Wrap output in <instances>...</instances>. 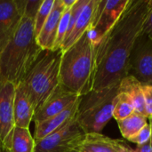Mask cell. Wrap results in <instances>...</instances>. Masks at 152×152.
Instances as JSON below:
<instances>
[{"instance_id": "obj_19", "label": "cell", "mask_w": 152, "mask_h": 152, "mask_svg": "<svg viewBox=\"0 0 152 152\" xmlns=\"http://www.w3.org/2000/svg\"><path fill=\"white\" fill-rule=\"evenodd\" d=\"M148 120L149 118L146 116L134 112L128 118L117 122L122 136L129 140L149 123Z\"/></svg>"}, {"instance_id": "obj_11", "label": "cell", "mask_w": 152, "mask_h": 152, "mask_svg": "<svg viewBox=\"0 0 152 152\" xmlns=\"http://www.w3.org/2000/svg\"><path fill=\"white\" fill-rule=\"evenodd\" d=\"M22 17L16 0H0V51L15 32Z\"/></svg>"}, {"instance_id": "obj_15", "label": "cell", "mask_w": 152, "mask_h": 152, "mask_svg": "<svg viewBox=\"0 0 152 152\" xmlns=\"http://www.w3.org/2000/svg\"><path fill=\"white\" fill-rule=\"evenodd\" d=\"M128 147L120 140H114L101 134H86L77 147V152H127Z\"/></svg>"}, {"instance_id": "obj_22", "label": "cell", "mask_w": 152, "mask_h": 152, "mask_svg": "<svg viewBox=\"0 0 152 152\" xmlns=\"http://www.w3.org/2000/svg\"><path fill=\"white\" fill-rule=\"evenodd\" d=\"M70 12H71V8H66L61 18L59 27H58V32H57V37H56L54 51L60 50L61 48L62 43L66 37V35L68 32L69 19H70Z\"/></svg>"}, {"instance_id": "obj_21", "label": "cell", "mask_w": 152, "mask_h": 152, "mask_svg": "<svg viewBox=\"0 0 152 152\" xmlns=\"http://www.w3.org/2000/svg\"><path fill=\"white\" fill-rule=\"evenodd\" d=\"M54 1L55 0H43L40 7L37 12V15L34 19V29H35L36 37H37L39 35L45 21L47 20V19L53 10Z\"/></svg>"}, {"instance_id": "obj_17", "label": "cell", "mask_w": 152, "mask_h": 152, "mask_svg": "<svg viewBox=\"0 0 152 152\" xmlns=\"http://www.w3.org/2000/svg\"><path fill=\"white\" fill-rule=\"evenodd\" d=\"M119 92L126 94L133 103L135 112L145 116L142 84L132 75H127L119 84Z\"/></svg>"}, {"instance_id": "obj_28", "label": "cell", "mask_w": 152, "mask_h": 152, "mask_svg": "<svg viewBox=\"0 0 152 152\" xmlns=\"http://www.w3.org/2000/svg\"><path fill=\"white\" fill-rule=\"evenodd\" d=\"M0 152H5V151H4V148L2 147L1 143H0Z\"/></svg>"}, {"instance_id": "obj_18", "label": "cell", "mask_w": 152, "mask_h": 152, "mask_svg": "<svg viewBox=\"0 0 152 152\" xmlns=\"http://www.w3.org/2000/svg\"><path fill=\"white\" fill-rule=\"evenodd\" d=\"M36 142L28 128L15 127L8 152H35Z\"/></svg>"}, {"instance_id": "obj_16", "label": "cell", "mask_w": 152, "mask_h": 152, "mask_svg": "<svg viewBox=\"0 0 152 152\" xmlns=\"http://www.w3.org/2000/svg\"><path fill=\"white\" fill-rule=\"evenodd\" d=\"M35 109L31 102V100L23 86L20 82L16 86L15 98H14V122L15 127L29 128Z\"/></svg>"}, {"instance_id": "obj_9", "label": "cell", "mask_w": 152, "mask_h": 152, "mask_svg": "<svg viewBox=\"0 0 152 152\" xmlns=\"http://www.w3.org/2000/svg\"><path fill=\"white\" fill-rule=\"evenodd\" d=\"M129 75L142 85L152 86V40L143 34L140 35L131 53Z\"/></svg>"}, {"instance_id": "obj_4", "label": "cell", "mask_w": 152, "mask_h": 152, "mask_svg": "<svg viewBox=\"0 0 152 152\" xmlns=\"http://www.w3.org/2000/svg\"><path fill=\"white\" fill-rule=\"evenodd\" d=\"M61 55V49L43 51L21 81L31 100L35 111L60 85Z\"/></svg>"}, {"instance_id": "obj_14", "label": "cell", "mask_w": 152, "mask_h": 152, "mask_svg": "<svg viewBox=\"0 0 152 152\" xmlns=\"http://www.w3.org/2000/svg\"><path fill=\"white\" fill-rule=\"evenodd\" d=\"M100 0H88L81 13L79 14L71 32L65 38L61 45V51L64 52L71 47L90 28L99 4Z\"/></svg>"}, {"instance_id": "obj_8", "label": "cell", "mask_w": 152, "mask_h": 152, "mask_svg": "<svg viewBox=\"0 0 152 152\" xmlns=\"http://www.w3.org/2000/svg\"><path fill=\"white\" fill-rule=\"evenodd\" d=\"M16 85L5 81L0 83V143L4 151L8 152L13 131L14 122V98Z\"/></svg>"}, {"instance_id": "obj_5", "label": "cell", "mask_w": 152, "mask_h": 152, "mask_svg": "<svg viewBox=\"0 0 152 152\" xmlns=\"http://www.w3.org/2000/svg\"><path fill=\"white\" fill-rule=\"evenodd\" d=\"M119 95V85L101 91H90L80 97L76 121L86 134H101L113 118Z\"/></svg>"}, {"instance_id": "obj_6", "label": "cell", "mask_w": 152, "mask_h": 152, "mask_svg": "<svg viewBox=\"0 0 152 152\" xmlns=\"http://www.w3.org/2000/svg\"><path fill=\"white\" fill-rule=\"evenodd\" d=\"M131 0H100L94 21L88 29L97 46L121 18Z\"/></svg>"}, {"instance_id": "obj_24", "label": "cell", "mask_w": 152, "mask_h": 152, "mask_svg": "<svg viewBox=\"0 0 152 152\" xmlns=\"http://www.w3.org/2000/svg\"><path fill=\"white\" fill-rule=\"evenodd\" d=\"M142 91L145 104V116L150 118L152 117V86L142 85Z\"/></svg>"}, {"instance_id": "obj_26", "label": "cell", "mask_w": 152, "mask_h": 152, "mask_svg": "<svg viewBox=\"0 0 152 152\" xmlns=\"http://www.w3.org/2000/svg\"><path fill=\"white\" fill-rule=\"evenodd\" d=\"M127 152H152V141H149L147 143L136 146L134 150L128 147Z\"/></svg>"}, {"instance_id": "obj_29", "label": "cell", "mask_w": 152, "mask_h": 152, "mask_svg": "<svg viewBox=\"0 0 152 152\" xmlns=\"http://www.w3.org/2000/svg\"><path fill=\"white\" fill-rule=\"evenodd\" d=\"M72 152H77V151H72Z\"/></svg>"}, {"instance_id": "obj_1", "label": "cell", "mask_w": 152, "mask_h": 152, "mask_svg": "<svg viewBox=\"0 0 152 152\" xmlns=\"http://www.w3.org/2000/svg\"><path fill=\"white\" fill-rule=\"evenodd\" d=\"M151 7L152 0H131L114 28L96 46L93 91L118 86L129 75L130 56Z\"/></svg>"}, {"instance_id": "obj_27", "label": "cell", "mask_w": 152, "mask_h": 152, "mask_svg": "<svg viewBox=\"0 0 152 152\" xmlns=\"http://www.w3.org/2000/svg\"><path fill=\"white\" fill-rule=\"evenodd\" d=\"M149 124H150V126H151V140L152 141V117L149 118Z\"/></svg>"}, {"instance_id": "obj_3", "label": "cell", "mask_w": 152, "mask_h": 152, "mask_svg": "<svg viewBox=\"0 0 152 152\" xmlns=\"http://www.w3.org/2000/svg\"><path fill=\"white\" fill-rule=\"evenodd\" d=\"M96 61V45L87 30L71 47L62 52L60 85L78 96L88 94L93 89Z\"/></svg>"}, {"instance_id": "obj_20", "label": "cell", "mask_w": 152, "mask_h": 152, "mask_svg": "<svg viewBox=\"0 0 152 152\" xmlns=\"http://www.w3.org/2000/svg\"><path fill=\"white\" fill-rule=\"evenodd\" d=\"M134 112L135 110L131 101L126 94L119 92L118 100L113 111V118L117 121H119L128 118Z\"/></svg>"}, {"instance_id": "obj_23", "label": "cell", "mask_w": 152, "mask_h": 152, "mask_svg": "<svg viewBox=\"0 0 152 152\" xmlns=\"http://www.w3.org/2000/svg\"><path fill=\"white\" fill-rule=\"evenodd\" d=\"M151 129L150 124L148 123L142 129H141L135 135L131 137L128 141L139 146L147 143L149 141H151Z\"/></svg>"}, {"instance_id": "obj_25", "label": "cell", "mask_w": 152, "mask_h": 152, "mask_svg": "<svg viewBox=\"0 0 152 152\" xmlns=\"http://www.w3.org/2000/svg\"><path fill=\"white\" fill-rule=\"evenodd\" d=\"M142 34L145 35L146 37H148L152 40V7L150 10V12L147 15V18L144 21Z\"/></svg>"}, {"instance_id": "obj_10", "label": "cell", "mask_w": 152, "mask_h": 152, "mask_svg": "<svg viewBox=\"0 0 152 152\" xmlns=\"http://www.w3.org/2000/svg\"><path fill=\"white\" fill-rule=\"evenodd\" d=\"M79 97L59 85L55 91L35 111L33 121L35 124H38L60 114L77 102Z\"/></svg>"}, {"instance_id": "obj_12", "label": "cell", "mask_w": 152, "mask_h": 152, "mask_svg": "<svg viewBox=\"0 0 152 152\" xmlns=\"http://www.w3.org/2000/svg\"><path fill=\"white\" fill-rule=\"evenodd\" d=\"M66 7L63 0H55L53 10L42 30L37 37L38 45L44 51H54L58 27Z\"/></svg>"}, {"instance_id": "obj_13", "label": "cell", "mask_w": 152, "mask_h": 152, "mask_svg": "<svg viewBox=\"0 0 152 152\" xmlns=\"http://www.w3.org/2000/svg\"><path fill=\"white\" fill-rule=\"evenodd\" d=\"M81 97V96H80ZM80 97L77 99V102H75L73 104H71L69 108H67L65 110L61 112L60 114L45 120L38 124H35L36 129L34 133V140L35 142L39 141L57 131L64 127L68 123H69L73 118H76L78 105L80 102Z\"/></svg>"}, {"instance_id": "obj_7", "label": "cell", "mask_w": 152, "mask_h": 152, "mask_svg": "<svg viewBox=\"0 0 152 152\" xmlns=\"http://www.w3.org/2000/svg\"><path fill=\"white\" fill-rule=\"evenodd\" d=\"M85 136L75 118L59 131L37 141L35 152H72L77 149Z\"/></svg>"}, {"instance_id": "obj_2", "label": "cell", "mask_w": 152, "mask_h": 152, "mask_svg": "<svg viewBox=\"0 0 152 152\" xmlns=\"http://www.w3.org/2000/svg\"><path fill=\"white\" fill-rule=\"evenodd\" d=\"M43 51L37 41L34 19L22 17L15 32L0 51V83L20 84Z\"/></svg>"}]
</instances>
